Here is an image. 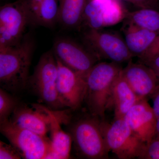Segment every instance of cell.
I'll return each instance as SVG.
<instances>
[{
    "label": "cell",
    "mask_w": 159,
    "mask_h": 159,
    "mask_svg": "<svg viewBox=\"0 0 159 159\" xmlns=\"http://www.w3.org/2000/svg\"><path fill=\"white\" fill-rule=\"evenodd\" d=\"M153 102V108L157 119L159 116V84L157 87L156 89L151 96Z\"/></svg>",
    "instance_id": "4316f807"
},
{
    "label": "cell",
    "mask_w": 159,
    "mask_h": 159,
    "mask_svg": "<svg viewBox=\"0 0 159 159\" xmlns=\"http://www.w3.org/2000/svg\"><path fill=\"white\" fill-rule=\"evenodd\" d=\"M52 51L64 65L84 76L99 60L84 45L67 38L55 39Z\"/></svg>",
    "instance_id": "9c48e42d"
},
{
    "label": "cell",
    "mask_w": 159,
    "mask_h": 159,
    "mask_svg": "<svg viewBox=\"0 0 159 159\" xmlns=\"http://www.w3.org/2000/svg\"><path fill=\"white\" fill-rule=\"evenodd\" d=\"M126 46L133 55L141 58L157 39V32L126 23L123 28Z\"/></svg>",
    "instance_id": "2e32d148"
},
{
    "label": "cell",
    "mask_w": 159,
    "mask_h": 159,
    "mask_svg": "<svg viewBox=\"0 0 159 159\" xmlns=\"http://www.w3.org/2000/svg\"><path fill=\"white\" fill-rule=\"evenodd\" d=\"M31 26L53 28L58 23V0H24Z\"/></svg>",
    "instance_id": "5bb4252c"
},
{
    "label": "cell",
    "mask_w": 159,
    "mask_h": 159,
    "mask_svg": "<svg viewBox=\"0 0 159 159\" xmlns=\"http://www.w3.org/2000/svg\"></svg>",
    "instance_id": "f1b7e54d"
},
{
    "label": "cell",
    "mask_w": 159,
    "mask_h": 159,
    "mask_svg": "<svg viewBox=\"0 0 159 159\" xmlns=\"http://www.w3.org/2000/svg\"><path fill=\"white\" fill-rule=\"evenodd\" d=\"M9 120L19 126L47 137L50 132L51 118L46 106L32 104L31 107L20 103Z\"/></svg>",
    "instance_id": "7c38bea8"
},
{
    "label": "cell",
    "mask_w": 159,
    "mask_h": 159,
    "mask_svg": "<svg viewBox=\"0 0 159 159\" xmlns=\"http://www.w3.org/2000/svg\"></svg>",
    "instance_id": "f546056e"
},
{
    "label": "cell",
    "mask_w": 159,
    "mask_h": 159,
    "mask_svg": "<svg viewBox=\"0 0 159 159\" xmlns=\"http://www.w3.org/2000/svg\"><path fill=\"white\" fill-rule=\"evenodd\" d=\"M104 3V27L116 25L125 17L126 13L119 0H109Z\"/></svg>",
    "instance_id": "44dd1931"
},
{
    "label": "cell",
    "mask_w": 159,
    "mask_h": 159,
    "mask_svg": "<svg viewBox=\"0 0 159 159\" xmlns=\"http://www.w3.org/2000/svg\"><path fill=\"white\" fill-rule=\"evenodd\" d=\"M126 23L159 33V11L143 8L126 13Z\"/></svg>",
    "instance_id": "d6986e66"
},
{
    "label": "cell",
    "mask_w": 159,
    "mask_h": 159,
    "mask_svg": "<svg viewBox=\"0 0 159 159\" xmlns=\"http://www.w3.org/2000/svg\"><path fill=\"white\" fill-rule=\"evenodd\" d=\"M31 25L24 0L8 3L0 8V48L14 47L22 41Z\"/></svg>",
    "instance_id": "ba28073f"
},
{
    "label": "cell",
    "mask_w": 159,
    "mask_h": 159,
    "mask_svg": "<svg viewBox=\"0 0 159 159\" xmlns=\"http://www.w3.org/2000/svg\"><path fill=\"white\" fill-rule=\"evenodd\" d=\"M88 0H58V23L65 29H79Z\"/></svg>",
    "instance_id": "ac0fdd59"
},
{
    "label": "cell",
    "mask_w": 159,
    "mask_h": 159,
    "mask_svg": "<svg viewBox=\"0 0 159 159\" xmlns=\"http://www.w3.org/2000/svg\"><path fill=\"white\" fill-rule=\"evenodd\" d=\"M139 7L140 9L150 8L159 10V0H125Z\"/></svg>",
    "instance_id": "484cf974"
},
{
    "label": "cell",
    "mask_w": 159,
    "mask_h": 159,
    "mask_svg": "<svg viewBox=\"0 0 159 159\" xmlns=\"http://www.w3.org/2000/svg\"><path fill=\"white\" fill-rule=\"evenodd\" d=\"M52 110L49 108L51 118V141L52 147L61 157V159H68L70 157L72 139L70 134L66 133L61 127V122L67 121V116L63 112Z\"/></svg>",
    "instance_id": "e0dca14e"
},
{
    "label": "cell",
    "mask_w": 159,
    "mask_h": 159,
    "mask_svg": "<svg viewBox=\"0 0 159 159\" xmlns=\"http://www.w3.org/2000/svg\"><path fill=\"white\" fill-rule=\"evenodd\" d=\"M153 139H159V116L157 119L155 134Z\"/></svg>",
    "instance_id": "83f0119b"
},
{
    "label": "cell",
    "mask_w": 159,
    "mask_h": 159,
    "mask_svg": "<svg viewBox=\"0 0 159 159\" xmlns=\"http://www.w3.org/2000/svg\"><path fill=\"white\" fill-rule=\"evenodd\" d=\"M140 62L152 70L159 68V35L148 51L140 58Z\"/></svg>",
    "instance_id": "603a6c76"
},
{
    "label": "cell",
    "mask_w": 159,
    "mask_h": 159,
    "mask_svg": "<svg viewBox=\"0 0 159 159\" xmlns=\"http://www.w3.org/2000/svg\"><path fill=\"white\" fill-rule=\"evenodd\" d=\"M122 69L117 63L99 62L86 74L84 102L91 116L98 119L104 118L109 106L113 85Z\"/></svg>",
    "instance_id": "7a4b0ae2"
},
{
    "label": "cell",
    "mask_w": 159,
    "mask_h": 159,
    "mask_svg": "<svg viewBox=\"0 0 159 159\" xmlns=\"http://www.w3.org/2000/svg\"><path fill=\"white\" fill-rule=\"evenodd\" d=\"M104 3L97 0H88L84 11L82 24L84 22L89 29H100L104 27Z\"/></svg>",
    "instance_id": "ffe728a7"
},
{
    "label": "cell",
    "mask_w": 159,
    "mask_h": 159,
    "mask_svg": "<svg viewBox=\"0 0 159 159\" xmlns=\"http://www.w3.org/2000/svg\"><path fill=\"white\" fill-rule=\"evenodd\" d=\"M18 152L11 144L0 142V159H21Z\"/></svg>",
    "instance_id": "d4e9b609"
},
{
    "label": "cell",
    "mask_w": 159,
    "mask_h": 159,
    "mask_svg": "<svg viewBox=\"0 0 159 159\" xmlns=\"http://www.w3.org/2000/svg\"><path fill=\"white\" fill-rule=\"evenodd\" d=\"M18 99L2 88L0 89V123L9 120L20 104Z\"/></svg>",
    "instance_id": "7402d4cb"
},
{
    "label": "cell",
    "mask_w": 159,
    "mask_h": 159,
    "mask_svg": "<svg viewBox=\"0 0 159 159\" xmlns=\"http://www.w3.org/2000/svg\"><path fill=\"white\" fill-rule=\"evenodd\" d=\"M139 100L122 76L121 71L113 85L109 106V108L112 107L114 109L115 119H123L125 114Z\"/></svg>",
    "instance_id": "9a60e30c"
},
{
    "label": "cell",
    "mask_w": 159,
    "mask_h": 159,
    "mask_svg": "<svg viewBox=\"0 0 159 159\" xmlns=\"http://www.w3.org/2000/svg\"><path fill=\"white\" fill-rule=\"evenodd\" d=\"M122 74L140 99L151 97L158 85L154 71L142 63H135L130 60L122 69Z\"/></svg>",
    "instance_id": "4fadbf2b"
},
{
    "label": "cell",
    "mask_w": 159,
    "mask_h": 159,
    "mask_svg": "<svg viewBox=\"0 0 159 159\" xmlns=\"http://www.w3.org/2000/svg\"><path fill=\"white\" fill-rule=\"evenodd\" d=\"M100 125L107 148L118 158L139 157L145 143L134 134L124 119H115L112 124L100 121Z\"/></svg>",
    "instance_id": "52a82bcc"
},
{
    "label": "cell",
    "mask_w": 159,
    "mask_h": 159,
    "mask_svg": "<svg viewBox=\"0 0 159 159\" xmlns=\"http://www.w3.org/2000/svg\"><path fill=\"white\" fill-rule=\"evenodd\" d=\"M57 59L53 51H47L40 57L28 82V85L36 94L40 102L54 111L65 107L57 93Z\"/></svg>",
    "instance_id": "3957f363"
},
{
    "label": "cell",
    "mask_w": 159,
    "mask_h": 159,
    "mask_svg": "<svg viewBox=\"0 0 159 159\" xmlns=\"http://www.w3.org/2000/svg\"><path fill=\"white\" fill-rule=\"evenodd\" d=\"M0 131L18 152L22 158L44 159L52 148L51 139L11 122L0 123Z\"/></svg>",
    "instance_id": "8992f818"
},
{
    "label": "cell",
    "mask_w": 159,
    "mask_h": 159,
    "mask_svg": "<svg viewBox=\"0 0 159 159\" xmlns=\"http://www.w3.org/2000/svg\"><path fill=\"white\" fill-rule=\"evenodd\" d=\"M84 45L98 58L121 63L134 57L125 40L119 34L100 29H89L83 33Z\"/></svg>",
    "instance_id": "5b68a950"
},
{
    "label": "cell",
    "mask_w": 159,
    "mask_h": 159,
    "mask_svg": "<svg viewBox=\"0 0 159 159\" xmlns=\"http://www.w3.org/2000/svg\"><path fill=\"white\" fill-rule=\"evenodd\" d=\"M123 119L143 143H148L154 138L157 117L147 99L138 101L125 114Z\"/></svg>",
    "instance_id": "8fae6325"
},
{
    "label": "cell",
    "mask_w": 159,
    "mask_h": 159,
    "mask_svg": "<svg viewBox=\"0 0 159 159\" xmlns=\"http://www.w3.org/2000/svg\"><path fill=\"white\" fill-rule=\"evenodd\" d=\"M35 45L29 33L17 45L0 48L1 88L13 94L26 89Z\"/></svg>",
    "instance_id": "6da1fadb"
},
{
    "label": "cell",
    "mask_w": 159,
    "mask_h": 159,
    "mask_svg": "<svg viewBox=\"0 0 159 159\" xmlns=\"http://www.w3.org/2000/svg\"><path fill=\"white\" fill-rule=\"evenodd\" d=\"M56 59L58 68L57 89L60 100L65 107L76 110L84 102L86 92L85 76Z\"/></svg>",
    "instance_id": "30bf717a"
},
{
    "label": "cell",
    "mask_w": 159,
    "mask_h": 159,
    "mask_svg": "<svg viewBox=\"0 0 159 159\" xmlns=\"http://www.w3.org/2000/svg\"><path fill=\"white\" fill-rule=\"evenodd\" d=\"M98 118H81L71 126L70 134L74 148L79 156L89 159L108 157L110 151L103 136L100 121Z\"/></svg>",
    "instance_id": "277c9868"
},
{
    "label": "cell",
    "mask_w": 159,
    "mask_h": 159,
    "mask_svg": "<svg viewBox=\"0 0 159 159\" xmlns=\"http://www.w3.org/2000/svg\"><path fill=\"white\" fill-rule=\"evenodd\" d=\"M138 159H159V139H153L145 143Z\"/></svg>",
    "instance_id": "cb8c5ba5"
}]
</instances>
